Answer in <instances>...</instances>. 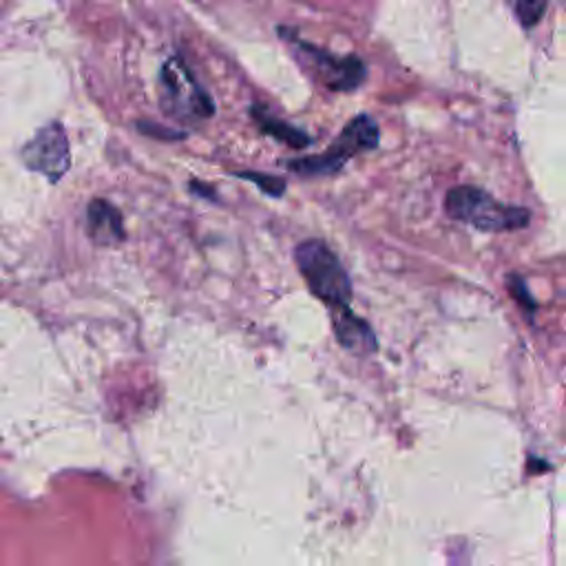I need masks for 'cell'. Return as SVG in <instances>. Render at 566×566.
I'll return each instance as SVG.
<instances>
[{"mask_svg": "<svg viewBox=\"0 0 566 566\" xmlns=\"http://www.w3.org/2000/svg\"><path fill=\"white\" fill-rule=\"evenodd\" d=\"M451 219L464 221L482 232H511L526 228L531 212L522 206H506L478 186H455L444 197Z\"/></svg>", "mask_w": 566, "mask_h": 566, "instance_id": "1", "label": "cell"}, {"mask_svg": "<svg viewBox=\"0 0 566 566\" xmlns=\"http://www.w3.org/2000/svg\"><path fill=\"white\" fill-rule=\"evenodd\" d=\"M294 261L310 292L332 307H345L352 298L349 276L338 256L321 241L305 239L294 248Z\"/></svg>", "mask_w": 566, "mask_h": 566, "instance_id": "2", "label": "cell"}, {"mask_svg": "<svg viewBox=\"0 0 566 566\" xmlns=\"http://www.w3.org/2000/svg\"><path fill=\"white\" fill-rule=\"evenodd\" d=\"M378 124L371 115H356L345 124L340 135L327 146L323 155H312V157H296L287 159L285 166L303 177H325L338 172L345 161L358 153L374 150L378 146Z\"/></svg>", "mask_w": 566, "mask_h": 566, "instance_id": "3", "label": "cell"}, {"mask_svg": "<svg viewBox=\"0 0 566 566\" xmlns=\"http://www.w3.org/2000/svg\"><path fill=\"white\" fill-rule=\"evenodd\" d=\"M159 104L161 108L181 122H199L214 115L212 97L192 77L181 57H170L161 66Z\"/></svg>", "mask_w": 566, "mask_h": 566, "instance_id": "4", "label": "cell"}, {"mask_svg": "<svg viewBox=\"0 0 566 566\" xmlns=\"http://www.w3.org/2000/svg\"><path fill=\"white\" fill-rule=\"evenodd\" d=\"M279 33L290 42L298 62L305 66V71L329 91L347 93V91H354L365 80V64L360 62V57L356 55L340 57L325 49H316L310 42L298 40L285 29H279Z\"/></svg>", "mask_w": 566, "mask_h": 566, "instance_id": "5", "label": "cell"}, {"mask_svg": "<svg viewBox=\"0 0 566 566\" xmlns=\"http://www.w3.org/2000/svg\"><path fill=\"white\" fill-rule=\"evenodd\" d=\"M24 161L31 170L46 175L57 181L71 164L69 142L60 124H49L35 133V137L24 146Z\"/></svg>", "mask_w": 566, "mask_h": 566, "instance_id": "6", "label": "cell"}, {"mask_svg": "<svg viewBox=\"0 0 566 566\" xmlns=\"http://www.w3.org/2000/svg\"><path fill=\"white\" fill-rule=\"evenodd\" d=\"M86 232L97 245H115L126 239L119 210L106 199H93L86 208Z\"/></svg>", "mask_w": 566, "mask_h": 566, "instance_id": "7", "label": "cell"}, {"mask_svg": "<svg viewBox=\"0 0 566 566\" xmlns=\"http://www.w3.org/2000/svg\"><path fill=\"white\" fill-rule=\"evenodd\" d=\"M332 323H334V334L343 347L352 352H371L376 347L369 325L363 318H358L349 310V305L332 307Z\"/></svg>", "mask_w": 566, "mask_h": 566, "instance_id": "8", "label": "cell"}, {"mask_svg": "<svg viewBox=\"0 0 566 566\" xmlns=\"http://www.w3.org/2000/svg\"><path fill=\"white\" fill-rule=\"evenodd\" d=\"M250 115H252V119L256 122V126L261 128L263 135H270V137L283 142L285 146H290L294 150H303L305 146H310V137L301 128H296V126H292L283 119H276L263 106H256V104L250 106Z\"/></svg>", "mask_w": 566, "mask_h": 566, "instance_id": "9", "label": "cell"}, {"mask_svg": "<svg viewBox=\"0 0 566 566\" xmlns=\"http://www.w3.org/2000/svg\"><path fill=\"white\" fill-rule=\"evenodd\" d=\"M546 2L548 0H515V15L522 22V27H535L546 11Z\"/></svg>", "mask_w": 566, "mask_h": 566, "instance_id": "10", "label": "cell"}, {"mask_svg": "<svg viewBox=\"0 0 566 566\" xmlns=\"http://www.w3.org/2000/svg\"><path fill=\"white\" fill-rule=\"evenodd\" d=\"M237 177L254 181L270 197H281L285 192V181L281 177H274V175H261V172L245 170V172H237Z\"/></svg>", "mask_w": 566, "mask_h": 566, "instance_id": "11", "label": "cell"}, {"mask_svg": "<svg viewBox=\"0 0 566 566\" xmlns=\"http://www.w3.org/2000/svg\"><path fill=\"white\" fill-rule=\"evenodd\" d=\"M506 285H509L511 296H513V298H517V301H520V305H522L526 312H531V314H533V310H535V301L531 298V294H528V290H526V283H524V279H522V276H517V274H509V276H506Z\"/></svg>", "mask_w": 566, "mask_h": 566, "instance_id": "12", "label": "cell"}, {"mask_svg": "<svg viewBox=\"0 0 566 566\" xmlns=\"http://www.w3.org/2000/svg\"><path fill=\"white\" fill-rule=\"evenodd\" d=\"M137 126H139V130H142L144 135H150V137H161V139H177V137H184V135H179V133H175V130H166V128L153 126V124H148V122H142V124H137Z\"/></svg>", "mask_w": 566, "mask_h": 566, "instance_id": "13", "label": "cell"}]
</instances>
